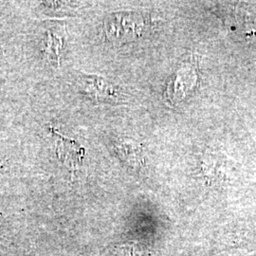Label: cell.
<instances>
[{"mask_svg":"<svg viewBox=\"0 0 256 256\" xmlns=\"http://www.w3.org/2000/svg\"><path fill=\"white\" fill-rule=\"evenodd\" d=\"M198 82V74L194 64L185 63L174 74L171 81L168 82L164 98L170 104L182 101L196 88Z\"/></svg>","mask_w":256,"mask_h":256,"instance_id":"cell-2","label":"cell"},{"mask_svg":"<svg viewBox=\"0 0 256 256\" xmlns=\"http://www.w3.org/2000/svg\"><path fill=\"white\" fill-rule=\"evenodd\" d=\"M63 48L62 36L54 30H48L43 40V54L46 60L54 66H59Z\"/></svg>","mask_w":256,"mask_h":256,"instance_id":"cell-5","label":"cell"},{"mask_svg":"<svg viewBox=\"0 0 256 256\" xmlns=\"http://www.w3.org/2000/svg\"><path fill=\"white\" fill-rule=\"evenodd\" d=\"M56 150L58 158L68 164H77L84 156V149L72 140H68L57 134Z\"/></svg>","mask_w":256,"mask_h":256,"instance_id":"cell-4","label":"cell"},{"mask_svg":"<svg viewBox=\"0 0 256 256\" xmlns=\"http://www.w3.org/2000/svg\"><path fill=\"white\" fill-rule=\"evenodd\" d=\"M117 151L120 155L124 158V160L129 162H136L138 156V150H136L131 144L124 142L117 146Z\"/></svg>","mask_w":256,"mask_h":256,"instance_id":"cell-6","label":"cell"},{"mask_svg":"<svg viewBox=\"0 0 256 256\" xmlns=\"http://www.w3.org/2000/svg\"><path fill=\"white\" fill-rule=\"evenodd\" d=\"M77 82L82 92L93 99L114 100L117 97V92L114 86L100 76L81 74L77 78Z\"/></svg>","mask_w":256,"mask_h":256,"instance_id":"cell-3","label":"cell"},{"mask_svg":"<svg viewBox=\"0 0 256 256\" xmlns=\"http://www.w3.org/2000/svg\"><path fill=\"white\" fill-rule=\"evenodd\" d=\"M144 26V18L134 12L111 14L106 18L104 23L106 38L115 45L136 39Z\"/></svg>","mask_w":256,"mask_h":256,"instance_id":"cell-1","label":"cell"}]
</instances>
